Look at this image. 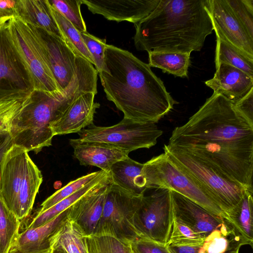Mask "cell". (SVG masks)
<instances>
[{
  "mask_svg": "<svg viewBox=\"0 0 253 253\" xmlns=\"http://www.w3.org/2000/svg\"><path fill=\"white\" fill-rule=\"evenodd\" d=\"M167 145L253 191V125L221 94L213 92L185 124L176 127Z\"/></svg>",
  "mask_w": 253,
  "mask_h": 253,
  "instance_id": "obj_1",
  "label": "cell"
},
{
  "mask_svg": "<svg viewBox=\"0 0 253 253\" xmlns=\"http://www.w3.org/2000/svg\"><path fill=\"white\" fill-rule=\"evenodd\" d=\"M104 60L105 69L98 73L102 85L124 118L155 124L178 103L148 64L131 52L107 44Z\"/></svg>",
  "mask_w": 253,
  "mask_h": 253,
  "instance_id": "obj_2",
  "label": "cell"
},
{
  "mask_svg": "<svg viewBox=\"0 0 253 253\" xmlns=\"http://www.w3.org/2000/svg\"><path fill=\"white\" fill-rule=\"evenodd\" d=\"M208 7V0H160L135 24L136 48L148 53L200 51L213 30Z\"/></svg>",
  "mask_w": 253,
  "mask_h": 253,
  "instance_id": "obj_3",
  "label": "cell"
},
{
  "mask_svg": "<svg viewBox=\"0 0 253 253\" xmlns=\"http://www.w3.org/2000/svg\"><path fill=\"white\" fill-rule=\"evenodd\" d=\"M97 74L86 63L79 62L64 92L33 90L28 102L13 120L9 131L14 145L28 152H40L51 145L54 136L50 123L59 117L80 96L97 94Z\"/></svg>",
  "mask_w": 253,
  "mask_h": 253,
  "instance_id": "obj_4",
  "label": "cell"
},
{
  "mask_svg": "<svg viewBox=\"0 0 253 253\" xmlns=\"http://www.w3.org/2000/svg\"><path fill=\"white\" fill-rule=\"evenodd\" d=\"M164 151L173 163L207 194L226 217L248 190L188 152L166 144Z\"/></svg>",
  "mask_w": 253,
  "mask_h": 253,
  "instance_id": "obj_5",
  "label": "cell"
},
{
  "mask_svg": "<svg viewBox=\"0 0 253 253\" xmlns=\"http://www.w3.org/2000/svg\"><path fill=\"white\" fill-rule=\"evenodd\" d=\"M28 152L13 144L6 153L1 167L0 198L14 214L19 207L34 196L40 185L38 168Z\"/></svg>",
  "mask_w": 253,
  "mask_h": 253,
  "instance_id": "obj_6",
  "label": "cell"
},
{
  "mask_svg": "<svg viewBox=\"0 0 253 253\" xmlns=\"http://www.w3.org/2000/svg\"><path fill=\"white\" fill-rule=\"evenodd\" d=\"M143 196H134L111 181L94 235L110 236L129 244L138 238L134 221Z\"/></svg>",
  "mask_w": 253,
  "mask_h": 253,
  "instance_id": "obj_7",
  "label": "cell"
},
{
  "mask_svg": "<svg viewBox=\"0 0 253 253\" xmlns=\"http://www.w3.org/2000/svg\"><path fill=\"white\" fill-rule=\"evenodd\" d=\"M7 23L10 39L29 74L33 90L64 92L55 80L31 26L16 16Z\"/></svg>",
  "mask_w": 253,
  "mask_h": 253,
  "instance_id": "obj_8",
  "label": "cell"
},
{
  "mask_svg": "<svg viewBox=\"0 0 253 253\" xmlns=\"http://www.w3.org/2000/svg\"><path fill=\"white\" fill-rule=\"evenodd\" d=\"M82 142L106 143L129 153L140 149L150 148L163 134L155 123H141L124 118L111 126L92 124L78 133Z\"/></svg>",
  "mask_w": 253,
  "mask_h": 253,
  "instance_id": "obj_9",
  "label": "cell"
},
{
  "mask_svg": "<svg viewBox=\"0 0 253 253\" xmlns=\"http://www.w3.org/2000/svg\"><path fill=\"white\" fill-rule=\"evenodd\" d=\"M148 189H167L176 192L209 212L222 217L225 214L191 178L178 169L165 153L145 163Z\"/></svg>",
  "mask_w": 253,
  "mask_h": 253,
  "instance_id": "obj_10",
  "label": "cell"
},
{
  "mask_svg": "<svg viewBox=\"0 0 253 253\" xmlns=\"http://www.w3.org/2000/svg\"><path fill=\"white\" fill-rule=\"evenodd\" d=\"M158 190L142 197L134 224L139 237L166 245L173 220L171 197L170 190Z\"/></svg>",
  "mask_w": 253,
  "mask_h": 253,
  "instance_id": "obj_11",
  "label": "cell"
},
{
  "mask_svg": "<svg viewBox=\"0 0 253 253\" xmlns=\"http://www.w3.org/2000/svg\"><path fill=\"white\" fill-rule=\"evenodd\" d=\"M7 22L0 25V100L27 97L33 90L29 74L10 39Z\"/></svg>",
  "mask_w": 253,
  "mask_h": 253,
  "instance_id": "obj_12",
  "label": "cell"
},
{
  "mask_svg": "<svg viewBox=\"0 0 253 253\" xmlns=\"http://www.w3.org/2000/svg\"><path fill=\"white\" fill-rule=\"evenodd\" d=\"M40 45L47 64L64 91L74 75L77 56L61 38L40 28L29 24Z\"/></svg>",
  "mask_w": 253,
  "mask_h": 253,
  "instance_id": "obj_13",
  "label": "cell"
},
{
  "mask_svg": "<svg viewBox=\"0 0 253 253\" xmlns=\"http://www.w3.org/2000/svg\"><path fill=\"white\" fill-rule=\"evenodd\" d=\"M208 11L216 37L253 61V39L234 16L225 0H208Z\"/></svg>",
  "mask_w": 253,
  "mask_h": 253,
  "instance_id": "obj_14",
  "label": "cell"
},
{
  "mask_svg": "<svg viewBox=\"0 0 253 253\" xmlns=\"http://www.w3.org/2000/svg\"><path fill=\"white\" fill-rule=\"evenodd\" d=\"M69 208L42 226L27 227L19 233L8 253H52L56 239L68 219Z\"/></svg>",
  "mask_w": 253,
  "mask_h": 253,
  "instance_id": "obj_15",
  "label": "cell"
},
{
  "mask_svg": "<svg viewBox=\"0 0 253 253\" xmlns=\"http://www.w3.org/2000/svg\"><path fill=\"white\" fill-rule=\"evenodd\" d=\"M93 14L118 22L126 21L135 24L148 16L160 0H81Z\"/></svg>",
  "mask_w": 253,
  "mask_h": 253,
  "instance_id": "obj_16",
  "label": "cell"
},
{
  "mask_svg": "<svg viewBox=\"0 0 253 253\" xmlns=\"http://www.w3.org/2000/svg\"><path fill=\"white\" fill-rule=\"evenodd\" d=\"M173 218L206 238L224 218L213 214L179 193L170 190Z\"/></svg>",
  "mask_w": 253,
  "mask_h": 253,
  "instance_id": "obj_17",
  "label": "cell"
},
{
  "mask_svg": "<svg viewBox=\"0 0 253 253\" xmlns=\"http://www.w3.org/2000/svg\"><path fill=\"white\" fill-rule=\"evenodd\" d=\"M93 92H86L80 96L57 119L50 123L54 136L78 133L93 124L96 110L100 107L94 102Z\"/></svg>",
  "mask_w": 253,
  "mask_h": 253,
  "instance_id": "obj_18",
  "label": "cell"
},
{
  "mask_svg": "<svg viewBox=\"0 0 253 253\" xmlns=\"http://www.w3.org/2000/svg\"><path fill=\"white\" fill-rule=\"evenodd\" d=\"M110 182L86 194L69 208V219L73 222L85 236L95 234L102 215Z\"/></svg>",
  "mask_w": 253,
  "mask_h": 253,
  "instance_id": "obj_19",
  "label": "cell"
},
{
  "mask_svg": "<svg viewBox=\"0 0 253 253\" xmlns=\"http://www.w3.org/2000/svg\"><path fill=\"white\" fill-rule=\"evenodd\" d=\"M205 84L233 103L245 96L253 88V77L230 65L220 64L214 76Z\"/></svg>",
  "mask_w": 253,
  "mask_h": 253,
  "instance_id": "obj_20",
  "label": "cell"
},
{
  "mask_svg": "<svg viewBox=\"0 0 253 253\" xmlns=\"http://www.w3.org/2000/svg\"><path fill=\"white\" fill-rule=\"evenodd\" d=\"M70 144L81 165L95 166L108 174L114 163L128 157V152L106 143L71 139Z\"/></svg>",
  "mask_w": 253,
  "mask_h": 253,
  "instance_id": "obj_21",
  "label": "cell"
},
{
  "mask_svg": "<svg viewBox=\"0 0 253 253\" xmlns=\"http://www.w3.org/2000/svg\"><path fill=\"white\" fill-rule=\"evenodd\" d=\"M109 174L111 182L135 196H143L148 189V175L145 164L129 157L114 163Z\"/></svg>",
  "mask_w": 253,
  "mask_h": 253,
  "instance_id": "obj_22",
  "label": "cell"
},
{
  "mask_svg": "<svg viewBox=\"0 0 253 253\" xmlns=\"http://www.w3.org/2000/svg\"><path fill=\"white\" fill-rule=\"evenodd\" d=\"M15 16L62 39L48 0H17Z\"/></svg>",
  "mask_w": 253,
  "mask_h": 253,
  "instance_id": "obj_23",
  "label": "cell"
},
{
  "mask_svg": "<svg viewBox=\"0 0 253 253\" xmlns=\"http://www.w3.org/2000/svg\"><path fill=\"white\" fill-rule=\"evenodd\" d=\"M247 245L233 225L224 218L219 227L212 231L199 247V253H239Z\"/></svg>",
  "mask_w": 253,
  "mask_h": 253,
  "instance_id": "obj_24",
  "label": "cell"
},
{
  "mask_svg": "<svg viewBox=\"0 0 253 253\" xmlns=\"http://www.w3.org/2000/svg\"><path fill=\"white\" fill-rule=\"evenodd\" d=\"M110 181L109 174L101 170L99 174L93 179L75 193L58 202L42 213H38L27 227L36 228L44 225L68 209L86 194L104 186Z\"/></svg>",
  "mask_w": 253,
  "mask_h": 253,
  "instance_id": "obj_25",
  "label": "cell"
},
{
  "mask_svg": "<svg viewBox=\"0 0 253 253\" xmlns=\"http://www.w3.org/2000/svg\"><path fill=\"white\" fill-rule=\"evenodd\" d=\"M253 191L246 190L240 201L226 215V218L246 241L253 245Z\"/></svg>",
  "mask_w": 253,
  "mask_h": 253,
  "instance_id": "obj_26",
  "label": "cell"
},
{
  "mask_svg": "<svg viewBox=\"0 0 253 253\" xmlns=\"http://www.w3.org/2000/svg\"><path fill=\"white\" fill-rule=\"evenodd\" d=\"M148 55L150 67L161 69L163 72L176 77H187L190 53L156 52L148 53Z\"/></svg>",
  "mask_w": 253,
  "mask_h": 253,
  "instance_id": "obj_27",
  "label": "cell"
},
{
  "mask_svg": "<svg viewBox=\"0 0 253 253\" xmlns=\"http://www.w3.org/2000/svg\"><path fill=\"white\" fill-rule=\"evenodd\" d=\"M50 7L59 29L62 39L66 44L76 56L82 57L92 64H94L92 57L84 42L81 33L58 11L51 5Z\"/></svg>",
  "mask_w": 253,
  "mask_h": 253,
  "instance_id": "obj_28",
  "label": "cell"
},
{
  "mask_svg": "<svg viewBox=\"0 0 253 253\" xmlns=\"http://www.w3.org/2000/svg\"><path fill=\"white\" fill-rule=\"evenodd\" d=\"M215 64L216 68L220 64L230 65L253 77V61L217 37L216 40Z\"/></svg>",
  "mask_w": 253,
  "mask_h": 253,
  "instance_id": "obj_29",
  "label": "cell"
},
{
  "mask_svg": "<svg viewBox=\"0 0 253 253\" xmlns=\"http://www.w3.org/2000/svg\"><path fill=\"white\" fill-rule=\"evenodd\" d=\"M55 249L61 250L65 253H86L85 236L68 218L56 239L53 250Z\"/></svg>",
  "mask_w": 253,
  "mask_h": 253,
  "instance_id": "obj_30",
  "label": "cell"
},
{
  "mask_svg": "<svg viewBox=\"0 0 253 253\" xmlns=\"http://www.w3.org/2000/svg\"><path fill=\"white\" fill-rule=\"evenodd\" d=\"M21 221L0 198V253H8L19 234Z\"/></svg>",
  "mask_w": 253,
  "mask_h": 253,
  "instance_id": "obj_31",
  "label": "cell"
},
{
  "mask_svg": "<svg viewBox=\"0 0 253 253\" xmlns=\"http://www.w3.org/2000/svg\"><path fill=\"white\" fill-rule=\"evenodd\" d=\"M86 253H133L131 244L99 235L85 236Z\"/></svg>",
  "mask_w": 253,
  "mask_h": 253,
  "instance_id": "obj_32",
  "label": "cell"
},
{
  "mask_svg": "<svg viewBox=\"0 0 253 253\" xmlns=\"http://www.w3.org/2000/svg\"><path fill=\"white\" fill-rule=\"evenodd\" d=\"M206 238L173 218L172 228L166 245L174 246H200Z\"/></svg>",
  "mask_w": 253,
  "mask_h": 253,
  "instance_id": "obj_33",
  "label": "cell"
},
{
  "mask_svg": "<svg viewBox=\"0 0 253 253\" xmlns=\"http://www.w3.org/2000/svg\"><path fill=\"white\" fill-rule=\"evenodd\" d=\"M50 5L68 20L80 33L86 32L83 18L81 0H48Z\"/></svg>",
  "mask_w": 253,
  "mask_h": 253,
  "instance_id": "obj_34",
  "label": "cell"
},
{
  "mask_svg": "<svg viewBox=\"0 0 253 253\" xmlns=\"http://www.w3.org/2000/svg\"><path fill=\"white\" fill-rule=\"evenodd\" d=\"M100 172V170L92 172L70 182L44 201L38 213H42L58 202L71 196L93 179Z\"/></svg>",
  "mask_w": 253,
  "mask_h": 253,
  "instance_id": "obj_35",
  "label": "cell"
},
{
  "mask_svg": "<svg viewBox=\"0 0 253 253\" xmlns=\"http://www.w3.org/2000/svg\"><path fill=\"white\" fill-rule=\"evenodd\" d=\"M229 9L253 39V0H225Z\"/></svg>",
  "mask_w": 253,
  "mask_h": 253,
  "instance_id": "obj_36",
  "label": "cell"
},
{
  "mask_svg": "<svg viewBox=\"0 0 253 253\" xmlns=\"http://www.w3.org/2000/svg\"><path fill=\"white\" fill-rule=\"evenodd\" d=\"M30 95L25 97L0 100V134L9 131L13 120L27 103Z\"/></svg>",
  "mask_w": 253,
  "mask_h": 253,
  "instance_id": "obj_37",
  "label": "cell"
},
{
  "mask_svg": "<svg viewBox=\"0 0 253 253\" xmlns=\"http://www.w3.org/2000/svg\"><path fill=\"white\" fill-rule=\"evenodd\" d=\"M81 34L93 61L95 68L99 73L105 69V48L107 44L106 41L96 37L87 31L81 33Z\"/></svg>",
  "mask_w": 253,
  "mask_h": 253,
  "instance_id": "obj_38",
  "label": "cell"
},
{
  "mask_svg": "<svg viewBox=\"0 0 253 253\" xmlns=\"http://www.w3.org/2000/svg\"><path fill=\"white\" fill-rule=\"evenodd\" d=\"M133 253H170L167 245L138 237L131 243Z\"/></svg>",
  "mask_w": 253,
  "mask_h": 253,
  "instance_id": "obj_39",
  "label": "cell"
},
{
  "mask_svg": "<svg viewBox=\"0 0 253 253\" xmlns=\"http://www.w3.org/2000/svg\"><path fill=\"white\" fill-rule=\"evenodd\" d=\"M236 110L249 123L253 125V88L234 103Z\"/></svg>",
  "mask_w": 253,
  "mask_h": 253,
  "instance_id": "obj_40",
  "label": "cell"
},
{
  "mask_svg": "<svg viewBox=\"0 0 253 253\" xmlns=\"http://www.w3.org/2000/svg\"><path fill=\"white\" fill-rule=\"evenodd\" d=\"M13 145L12 138L9 131H6L0 134V175L4 157Z\"/></svg>",
  "mask_w": 253,
  "mask_h": 253,
  "instance_id": "obj_41",
  "label": "cell"
},
{
  "mask_svg": "<svg viewBox=\"0 0 253 253\" xmlns=\"http://www.w3.org/2000/svg\"><path fill=\"white\" fill-rule=\"evenodd\" d=\"M167 246L170 253H199L200 247Z\"/></svg>",
  "mask_w": 253,
  "mask_h": 253,
  "instance_id": "obj_42",
  "label": "cell"
},
{
  "mask_svg": "<svg viewBox=\"0 0 253 253\" xmlns=\"http://www.w3.org/2000/svg\"><path fill=\"white\" fill-rule=\"evenodd\" d=\"M16 0H0V9L12 12L15 13Z\"/></svg>",
  "mask_w": 253,
  "mask_h": 253,
  "instance_id": "obj_43",
  "label": "cell"
},
{
  "mask_svg": "<svg viewBox=\"0 0 253 253\" xmlns=\"http://www.w3.org/2000/svg\"><path fill=\"white\" fill-rule=\"evenodd\" d=\"M15 16L13 12L0 9V25L7 23Z\"/></svg>",
  "mask_w": 253,
  "mask_h": 253,
  "instance_id": "obj_44",
  "label": "cell"
},
{
  "mask_svg": "<svg viewBox=\"0 0 253 253\" xmlns=\"http://www.w3.org/2000/svg\"><path fill=\"white\" fill-rule=\"evenodd\" d=\"M52 253H65L63 251L60 249H55Z\"/></svg>",
  "mask_w": 253,
  "mask_h": 253,
  "instance_id": "obj_45",
  "label": "cell"
}]
</instances>
